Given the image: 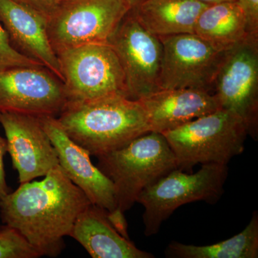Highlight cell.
<instances>
[{"label": "cell", "instance_id": "1", "mask_svg": "<svg viewBox=\"0 0 258 258\" xmlns=\"http://www.w3.org/2000/svg\"><path fill=\"white\" fill-rule=\"evenodd\" d=\"M43 177L8 193L0 201V215L3 223L18 231L40 256L55 257L78 217L91 203L60 166Z\"/></svg>", "mask_w": 258, "mask_h": 258}, {"label": "cell", "instance_id": "2", "mask_svg": "<svg viewBox=\"0 0 258 258\" xmlns=\"http://www.w3.org/2000/svg\"><path fill=\"white\" fill-rule=\"evenodd\" d=\"M56 118L70 138L97 157L151 132L141 101L120 95L67 102Z\"/></svg>", "mask_w": 258, "mask_h": 258}, {"label": "cell", "instance_id": "3", "mask_svg": "<svg viewBox=\"0 0 258 258\" xmlns=\"http://www.w3.org/2000/svg\"><path fill=\"white\" fill-rule=\"evenodd\" d=\"M98 169L114 185L116 210L126 212L144 189L178 169L164 136L149 132L117 150L98 157Z\"/></svg>", "mask_w": 258, "mask_h": 258}, {"label": "cell", "instance_id": "4", "mask_svg": "<svg viewBox=\"0 0 258 258\" xmlns=\"http://www.w3.org/2000/svg\"><path fill=\"white\" fill-rule=\"evenodd\" d=\"M162 134L178 169L189 172L198 164L227 165L244 152L248 131L240 117L220 108Z\"/></svg>", "mask_w": 258, "mask_h": 258}, {"label": "cell", "instance_id": "5", "mask_svg": "<svg viewBox=\"0 0 258 258\" xmlns=\"http://www.w3.org/2000/svg\"><path fill=\"white\" fill-rule=\"evenodd\" d=\"M227 176V165L202 164L194 174L174 169L144 189L137 203L144 208L145 235L157 234L163 222L182 205L198 201L216 203L224 193Z\"/></svg>", "mask_w": 258, "mask_h": 258}, {"label": "cell", "instance_id": "6", "mask_svg": "<svg viewBox=\"0 0 258 258\" xmlns=\"http://www.w3.org/2000/svg\"><path fill=\"white\" fill-rule=\"evenodd\" d=\"M132 8L125 0H63L47 18V33L58 52L88 44L108 43Z\"/></svg>", "mask_w": 258, "mask_h": 258}, {"label": "cell", "instance_id": "7", "mask_svg": "<svg viewBox=\"0 0 258 258\" xmlns=\"http://www.w3.org/2000/svg\"><path fill=\"white\" fill-rule=\"evenodd\" d=\"M68 102L128 98L118 56L108 43L88 44L57 54Z\"/></svg>", "mask_w": 258, "mask_h": 258}, {"label": "cell", "instance_id": "8", "mask_svg": "<svg viewBox=\"0 0 258 258\" xmlns=\"http://www.w3.org/2000/svg\"><path fill=\"white\" fill-rule=\"evenodd\" d=\"M220 108L243 120L248 135L258 136V39L247 37L226 51L214 81Z\"/></svg>", "mask_w": 258, "mask_h": 258}, {"label": "cell", "instance_id": "9", "mask_svg": "<svg viewBox=\"0 0 258 258\" xmlns=\"http://www.w3.org/2000/svg\"><path fill=\"white\" fill-rule=\"evenodd\" d=\"M162 45L160 90H203L213 93L214 81L225 52L195 34L158 37Z\"/></svg>", "mask_w": 258, "mask_h": 258}, {"label": "cell", "instance_id": "10", "mask_svg": "<svg viewBox=\"0 0 258 258\" xmlns=\"http://www.w3.org/2000/svg\"><path fill=\"white\" fill-rule=\"evenodd\" d=\"M108 44L120 61L129 98L140 100L160 91L162 45L159 37L140 25L132 10L115 29Z\"/></svg>", "mask_w": 258, "mask_h": 258}, {"label": "cell", "instance_id": "11", "mask_svg": "<svg viewBox=\"0 0 258 258\" xmlns=\"http://www.w3.org/2000/svg\"><path fill=\"white\" fill-rule=\"evenodd\" d=\"M67 102L63 82L45 68L0 71V113L57 117Z\"/></svg>", "mask_w": 258, "mask_h": 258}, {"label": "cell", "instance_id": "12", "mask_svg": "<svg viewBox=\"0 0 258 258\" xmlns=\"http://www.w3.org/2000/svg\"><path fill=\"white\" fill-rule=\"evenodd\" d=\"M8 152L18 171L20 184L43 177L59 165L58 157L40 117L22 113H0Z\"/></svg>", "mask_w": 258, "mask_h": 258}, {"label": "cell", "instance_id": "13", "mask_svg": "<svg viewBox=\"0 0 258 258\" xmlns=\"http://www.w3.org/2000/svg\"><path fill=\"white\" fill-rule=\"evenodd\" d=\"M42 126L58 157L59 166L64 174L86 195L93 205L107 212L117 209L114 185L91 160V154L74 142L61 126L57 118L40 117Z\"/></svg>", "mask_w": 258, "mask_h": 258}, {"label": "cell", "instance_id": "14", "mask_svg": "<svg viewBox=\"0 0 258 258\" xmlns=\"http://www.w3.org/2000/svg\"><path fill=\"white\" fill-rule=\"evenodd\" d=\"M0 24L12 45L63 82L60 62L47 33V18L15 0H0Z\"/></svg>", "mask_w": 258, "mask_h": 258}, {"label": "cell", "instance_id": "15", "mask_svg": "<svg viewBox=\"0 0 258 258\" xmlns=\"http://www.w3.org/2000/svg\"><path fill=\"white\" fill-rule=\"evenodd\" d=\"M150 131L162 134L220 109L213 93L203 90H160L139 100Z\"/></svg>", "mask_w": 258, "mask_h": 258}, {"label": "cell", "instance_id": "16", "mask_svg": "<svg viewBox=\"0 0 258 258\" xmlns=\"http://www.w3.org/2000/svg\"><path fill=\"white\" fill-rule=\"evenodd\" d=\"M69 237L93 258L154 257L120 234L108 220V212L93 204L80 214Z\"/></svg>", "mask_w": 258, "mask_h": 258}, {"label": "cell", "instance_id": "17", "mask_svg": "<svg viewBox=\"0 0 258 258\" xmlns=\"http://www.w3.org/2000/svg\"><path fill=\"white\" fill-rule=\"evenodd\" d=\"M210 5L198 0H142L131 10L144 29L162 37L195 34L199 16Z\"/></svg>", "mask_w": 258, "mask_h": 258}, {"label": "cell", "instance_id": "18", "mask_svg": "<svg viewBox=\"0 0 258 258\" xmlns=\"http://www.w3.org/2000/svg\"><path fill=\"white\" fill-rule=\"evenodd\" d=\"M195 34L223 52L248 37L243 14L236 0L207 7L197 20Z\"/></svg>", "mask_w": 258, "mask_h": 258}, {"label": "cell", "instance_id": "19", "mask_svg": "<svg viewBox=\"0 0 258 258\" xmlns=\"http://www.w3.org/2000/svg\"><path fill=\"white\" fill-rule=\"evenodd\" d=\"M165 254L166 257L172 258H257V211L253 212L245 228L230 239L204 246L173 241L168 244Z\"/></svg>", "mask_w": 258, "mask_h": 258}, {"label": "cell", "instance_id": "20", "mask_svg": "<svg viewBox=\"0 0 258 258\" xmlns=\"http://www.w3.org/2000/svg\"><path fill=\"white\" fill-rule=\"evenodd\" d=\"M36 249L18 231L5 225L0 229V258H37Z\"/></svg>", "mask_w": 258, "mask_h": 258}, {"label": "cell", "instance_id": "21", "mask_svg": "<svg viewBox=\"0 0 258 258\" xmlns=\"http://www.w3.org/2000/svg\"><path fill=\"white\" fill-rule=\"evenodd\" d=\"M40 67L44 66L15 50L8 34L0 24V71L15 68Z\"/></svg>", "mask_w": 258, "mask_h": 258}, {"label": "cell", "instance_id": "22", "mask_svg": "<svg viewBox=\"0 0 258 258\" xmlns=\"http://www.w3.org/2000/svg\"><path fill=\"white\" fill-rule=\"evenodd\" d=\"M245 20L248 37L258 39V0H236Z\"/></svg>", "mask_w": 258, "mask_h": 258}, {"label": "cell", "instance_id": "23", "mask_svg": "<svg viewBox=\"0 0 258 258\" xmlns=\"http://www.w3.org/2000/svg\"><path fill=\"white\" fill-rule=\"evenodd\" d=\"M20 4L26 5L44 16H49L63 0H15Z\"/></svg>", "mask_w": 258, "mask_h": 258}, {"label": "cell", "instance_id": "24", "mask_svg": "<svg viewBox=\"0 0 258 258\" xmlns=\"http://www.w3.org/2000/svg\"><path fill=\"white\" fill-rule=\"evenodd\" d=\"M8 152V145L6 139L0 135V201L8 195L9 187L7 184L4 166V157Z\"/></svg>", "mask_w": 258, "mask_h": 258}, {"label": "cell", "instance_id": "25", "mask_svg": "<svg viewBox=\"0 0 258 258\" xmlns=\"http://www.w3.org/2000/svg\"><path fill=\"white\" fill-rule=\"evenodd\" d=\"M198 1L207 3V4H215V3H222V2L235 1V0H198Z\"/></svg>", "mask_w": 258, "mask_h": 258}, {"label": "cell", "instance_id": "26", "mask_svg": "<svg viewBox=\"0 0 258 258\" xmlns=\"http://www.w3.org/2000/svg\"><path fill=\"white\" fill-rule=\"evenodd\" d=\"M125 1L130 5V7L132 9V8L136 6V5H138L142 0H125Z\"/></svg>", "mask_w": 258, "mask_h": 258}]
</instances>
